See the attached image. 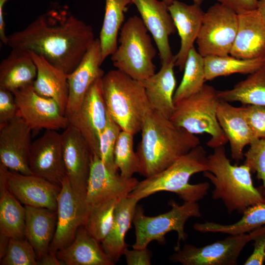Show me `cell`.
Returning <instances> with one entry per match:
<instances>
[{"label":"cell","instance_id":"6da1fadb","mask_svg":"<svg viewBox=\"0 0 265 265\" xmlns=\"http://www.w3.org/2000/svg\"><path fill=\"white\" fill-rule=\"evenodd\" d=\"M92 27L65 10H52L7 36V45L43 56L70 74L95 40Z\"/></svg>","mask_w":265,"mask_h":265},{"label":"cell","instance_id":"7a4b0ae2","mask_svg":"<svg viewBox=\"0 0 265 265\" xmlns=\"http://www.w3.org/2000/svg\"><path fill=\"white\" fill-rule=\"evenodd\" d=\"M140 132L136 152L138 173L145 178L164 170L200 144L195 134L154 109L145 118Z\"/></svg>","mask_w":265,"mask_h":265},{"label":"cell","instance_id":"3957f363","mask_svg":"<svg viewBox=\"0 0 265 265\" xmlns=\"http://www.w3.org/2000/svg\"><path fill=\"white\" fill-rule=\"evenodd\" d=\"M207 164L208 171L203 173L214 186L212 198L221 199L229 214H242L250 206L265 203L263 188L254 186L250 168L244 164H232L224 146L207 156Z\"/></svg>","mask_w":265,"mask_h":265},{"label":"cell","instance_id":"277c9868","mask_svg":"<svg viewBox=\"0 0 265 265\" xmlns=\"http://www.w3.org/2000/svg\"><path fill=\"white\" fill-rule=\"evenodd\" d=\"M206 154L205 149L198 145L164 170L138 181L128 196L139 201L154 193L169 191L185 202H197L207 195L210 184H190L189 181L193 174L208 171Z\"/></svg>","mask_w":265,"mask_h":265},{"label":"cell","instance_id":"5b68a950","mask_svg":"<svg viewBox=\"0 0 265 265\" xmlns=\"http://www.w3.org/2000/svg\"><path fill=\"white\" fill-rule=\"evenodd\" d=\"M102 90L107 112L122 130L134 135L140 132L154 109L140 82L112 70L102 78Z\"/></svg>","mask_w":265,"mask_h":265},{"label":"cell","instance_id":"8992f818","mask_svg":"<svg viewBox=\"0 0 265 265\" xmlns=\"http://www.w3.org/2000/svg\"><path fill=\"white\" fill-rule=\"evenodd\" d=\"M149 33L140 17H130L120 29L119 45L111 55L116 69L139 81L156 73L157 51Z\"/></svg>","mask_w":265,"mask_h":265},{"label":"cell","instance_id":"52a82bcc","mask_svg":"<svg viewBox=\"0 0 265 265\" xmlns=\"http://www.w3.org/2000/svg\"><path fill=\"white\" fill-rule=\"evenodd\" d=\"M217 92L213 86L205 84L198 92L175 104L170 118L174 125L191 133L210 134L207 145L213 149L228 142L217 117L220 101Z\"/></svg>","mask_w":265,"mask_h":265},{"label":"cell","instance_id":"ba28073f","mask_svg":"<svg viewBox=\"0 0 265 265\" xmlns=\"http://www.w3.org/2000/svg\"><path fill=\"white\" fill-rule=\"evenodd\" d=\"M168 204L171 207L169 211L155 216L146 215L142 208L136 207L133 220L135 234L133 248H147L154 240L164 244L165 235L173 231L178 234L175 250L181 248L180 242L185 241L187 237L185 231L186 223L192 217H201L200 208L197 202H185L179 205L171 200Z\"/></svg>","mask_w":265,"mask_h":265},{"label":"cell","instance_id":"9c48e42d","mask_svg":"<svg viewBox=\"0 0 265 265\" xmlns=\"http://www.w3.org/2000/svg\"><path fill=\"white\" fill-rule=\"evenodd\" d=\"M238 25V14L230 7L217 2L204 12L196 42L203 56L229 55Z\"/></svg>","mask_w":265,"mask_h":265},{"label":"cell","instance_id":"30bf717a","mask_svg":"<svg viewBox=\"0 0 265 265\" xmlns=\"http://www.w3.org/2000/svg\"><path fill=\"white\" fill-rule=\"evenodd\" d=\"M259 227L248 234L231 235L202 247L186 244L169 260L183 265H236L244 247L261 231Z\"/></svg>","mask_w":265,"mask_h":265},{"label":"cell","instance_id":"8fae6325","mask_svg":"<svg viewBox=\"0 0 265 265\" xmlns=\"http://www.w3.org/2000/svg\"><path fill=\"white\" fill-rule=\"evenodd\" d=\"M57 199V223L49 251L56 253L69 245L79 228L84 226L91 208L85 199L77 196L67 176L61 184Z\"/></svg>","mask_w":265,"mask_h":265},{"label":"cell","instance_id":"7c38bea8","mask_svg":"<svg viewBox=\"0 0 265 265\" xmlns=\"http://www.w3.org/2000/svg\"><path fill=\"white\" fill-rule=\"evenodd\" d=\"M32 84L12 92L19 116L32 131L65 130L69 122L59 105L54 100L37 93Z\"/></svg>","mask_w":265,"mask_h":265},{"label":"cell","instance_id":"4fadbf2b","mask_svg":"<svg viewBox=\"0 0 265 265\" xmlns=\"http://www.w3.org/2000/svg\"><path fill=\"white\" fill-rule=\"evenodd\" d=\"M102 78L92 83L79 108L67 117L69 125L76 128L85 138L93 155L98 156L100 136L107 117L102 90Z\"/></svg>","mask_w":265,"mask_h":265},{"label":"cell","instance_id":"5bb4252c","mask_svg":"<svg viewBox=\"0 0 265 265\" xmlns=\"http://www.w3.org/2000/svg\"><path fill=\"white\" fill-rule=\"evenodd\" d=\"M0 179L6 188L25 206L57 210L61 186L35 175L10 171L0 163Z\"/></svg>","mask_w":265,"mask_h":265},{"label":"cell","instance_id":"9a60e30c","mask_svg":"<svg viewBox=\"0 0 265 265\" xmlns=\"http://www.w3.org/2000/svg\"><path fill=\"white\" fill-rule=\"evenodd\" d=\"M57 131L46 130L32 142L29 166L33 175L61 186L67 176L63 158L62 134Z\"/></svg>","mask_w":265,"mask_h":265},{"label":"cell","instance_id":"2e32d148","mask_svg":"<svg viewBox=\"0 0 265 265\" xmlns=\"http://www.w3.org/2000/svg\"><path fill=\"white\" fill-rule=\"evenodd\" d=\"M61 134L67 177L75 194L86 200L92 152L82 134L73 126L69 125Z\"/></svg>","mask_w":265,"mask_h":265},{"label":"cell","instance_id":"e0dca14e","mask_svg":"<svg viewBox=\"0 0 265 265\" xmlns=\"http://www.w3.org/2000/svg\"><path fill=\"white\" fill-rule=\"evenodd\" d=\"M138 181L126 178L109 169L96 155H93L87 182L86 200L91 206L128 196Z\"/></svg>","mask_w":265,"mask_h":265},{"label":"cell","instance_id":"ac0fdd59","mask_svg":"<svg viewBox=\"0 0 265 265\" xmlns=\"http://www.w3.org/2000/svg\"><path fill=\"white\" fill-rule=\"evenodd\" d=\"M32 131L19 116L0 127V163L10 171L33 174L29 166Z\"/></svg>","mask_w":265,"mask_h":265},{"label":"cell","instance_id":"d6986e66","mask_svg":"<svg viewBox=\"0 0 265 265\" xmlns=\"http://www.w3.org/2000/svg\"><path fill=\"white\" fill-rule=\"evenodd\" d=\"M140 18L157 47L161 63L173 60L169 37L176 31V27L167 5L162 0H132Z\"/></svg>","mask_w":265,"mask_h":265},{"label":"cell","instance_id":"ffe728a7","mask_svg":"<svg viewBox=\"0 0 265 265\" xmlns=\"http://www.w3.org/2000/svg\"><path fill=\"white\" fill-rule=\"evenodd\" d=\"M103 62L100 40L96 38L78 66L68 75L69 95L65 112L66 117L79 108L92 83L104 76L101 67Z\"/></svg>","mask_w":265,"mask_h":265},{"label":"cell","instance_id":"44dd1931","mask_svg":"<svg viewBox=\"0 0 265 265\" xmlns=\"http://www.w3.org/2000/svg\"><path fill=\"white\" fill-rule=\"evenodd\" d=\"M230 54L241 59L265 58V25L257 8L238 14L237 32Z\"/></svg>","mask_w":265,"mask_h":265},{"label":"cell","instance_id":"7402d4cb","mask_svg":"<svg viewBox=\"0 0 265 265\" xmlns=\"http://www.w3.org/2000/svg\"><path fill=\"white\" fill-rule=\"evenodd\" d=\"M168 10L181 39L179 51L175 55V66L182 71L197 38L204 12L200 5H189L177 0L168 5Z\"/></svg>","mask_w":265,"mask_h":265},{"label":"cell","instance_id":"603a6c76","mask_svg":"<svg viewBox=\"0 0 265 265\" xmlns=\"http://www.w3.org/2000/svg\"><path fill=\"white\" fill-rule=\"evenodd\" d=\"M217 117L230 143L232 158L237 161L242 160L244 147L257 139L246 120L243 107H235L220 100Z\"/></svg>","mask_w":265,"mask_h":265},{"label":"cell","instance_id":"cb8c5ba5","mask_svg":"<svg viewBox=\"0 0 265 265\" xmlns=\"http://www.w3.org/2000/svg\"><path fill=\"white\" fill-rule=\"evenodd\" d=\"M175 66L174 55L173 60L162 63L157 73L140 81L152 108L169 118L175 110L173 101L176 85Z\"/></svg>","mask_w":265,"mask_h":265},{"label":"cell","instance_id":"d4e9b609","mask_svg":"<svg viewBox=\"0 0 265 265\" xmlns=\"http://www.w3.org/2000/svg\"><path fill=\"white\" fill-rule=\"evenodd\" d=\"M29 52L37 68L36 77L32 84L34 90L43 97L54 100L65 114L69 95L68 74L43 56Z\"/></svg>","mask_w":265,"mask_h":265},{"label":"cell","instance_id":"484cf974","mask_svg":"<svg viewBox=\"0 0 265 265\" xmlns=\"http://www.w3.org/2000/svg\"><path fill=\"white\" fill-rule=\"evenodd\" d=\"M84 226L78 230L73 241L56 254L65 265H113L115 263Z\"/></svg>","mask_w":265,"mask_h":265},{"label":"cell","instance_id":"4316f807","mask_svg":"<svg viewBox=\"0 0 265 265\" xmlns=\"http://www.w3.org/2000/svg\"><path fill=\"white\" fill-rule=\"evenodd\" d=\"M25 237L33 246L37 260L49 252L57 223V212L25 206Z\"/></svg>","mask_w":265,"mask_h":265},{"label":"cell","instance_id":"83f0119b","mask_svg":"<svg viewBox=\"0 0 265 265\" xmlns=\"http://www.w3.org/2000/svg\"><path fill=\"white\" fill-rule=\"evenodd\" d=\"M37 68L29 51L13 48L0 63V87L13 92L32 84Z\"/></svg>","mask_w":265,"mask_h":265},{"label":"cell","instance_id":"f1b7e54d","mask_svg":"<svg viewBox=\"0 0 265 265\" xmlns=\"http://www.w3.org/2000/svg\"><path fill=\"white\" fill-rule=\"evenodd\" d=\"M139 201L127 196L120 199L115 207L114 220L111 230L101 242L105 252L115 264L123 255L127 245V232L133 223L134 213Z\"/></svg>","mask_w":265,"mask_h":265},{"label":"cell","instance_id":"f546056e","mask_svg":"<svg viewBox=\"0 0 265 265\" xmlns=\"http://www.w3.org/2000/svg\"><path fill=\"white\" fill-rule=\"evenodd\" d=\"M132 0H105V11L99 40L103 61L118 47V35Z\"/></svg>","mask_w":265,"mask_h":265},{"label":"cell","instance_id":"4dcf8cb0","mask_svg":"<svg viewBox=\"0 0 265 265\" xmlns=\"http://www.w3.org/2000/svg\"><path fill=\"white\" fill-rule=\"evenodd\" d=\"M219 99L245 105L265 106V63L230 89L217 92Z\"/></svg>","mask_w":265,"mask_h":265},{"label":"cell","instance_id":"1f68e13d","mask_svg":"<svg viewBox=\"0 0 265 265\" xmlns=\"http://www.w3.org/2000/svg\"><path fill=\"white\" fill-rule=\"evenodd\" d=\"M25 207L0 179V233L9 238H25Z\"/></svg>","mask_w":265,"mask_h":265},{"label":"cell","instance_id":"d6a6232c","mask_svg":"<svg viewBox=\"0 0 265 265\" xmlns=\"http://www.w3.org/2000/svg\"><path fill=\"white\" fill-rule=\"evenodd\" d=\"M206 80L233 74H251L265 63V58L241 59L232 55L204 57Z\"/></svg>","mask_w":265,"mask_h":265},{"label":"cell","instance_id":"836d02e7","mask_svg":"<svg viewBox=\"0 0 265 265\" xmlns=\"http://www.w3.org/2000/svg\"><path fill=\"white\" fill-rule=\"evenodd\" d=\"M265 225V203L258 204L248 207L238 221L228 225L212 222L196 223L195 230L201 233H222L237 235L249 233Z\"/></svg>","mask_w":265,"mask_h":265},{"label":"cell","instance_id":"e575fe53","mask_svg":"<svg viewBox=\"0 0 265 265\" xmlns=\"http://www.w3.org/2000/svg\"><path fill=\"white\" fill-rule=\"evenodd\" d=\"M184 70L182 80L174 94V104L198 92L206 81L204 57L194 47L188 53Z\"/></svg>","mask_w":265,"mask_h":265},{"label":"cell","instance_id":"d590c367","mask_svg":"<svg viewBox=\"0 0 265 265\" xmlns=\"http://www.w3.org/2000/svg\"><path fill=\"white\" fill-rule=\"evenodd\" d=\"M120 199L109 200L91 206L84 226L99 242L106 238L111 230L115 207Z\"/></svg>","mask_w":265,"mask_h":265},{"label":"cell","instance_id":"8d00e7d4","mask_svg":"<svg viewBox=\"0 0 265 265\" xmlns=\"http://www.w3.org/2000/svg\"><path fill=\"white\" fill-rule=\"evenodd\" d=\"M133 135L122 130L114 150L115 165L120 174L126 178L132 177L134 174L138 173L139 162L133 149Z\"/></svg>","mask_w":265,"mask_h":265},{"label":"cell","instance_id":"74e56055","mask_svg":"<svg viewBox=\"0 0 265 265\" xmlns=\"http://www.w3.org/2000/svg\"><path fill=\"white\" fill-rule=\"evenodd\" d=\"M122 129L107 112L106 125L99 138L98 157L110 170L118 172L114 163V150Z\"/></svg>","mask_w":265,"mask_h":265},{"label":"cell","instance_id":"f35d334b","mask_svg":"<svg viewBox=\"0 0 265 265\" xmlns=\"http://www.w3.org/2000/svg\"><path fill=\"white\" fill-rule=\"evenodd\" d=\"M0 265H37L36 252L28 240L10 238L4 256L0 259Z\"/></svg>","mask_w":265,"mask_h":265},{"label":"cell","instance_id":"ab89813d","mask_svg":"<svg viewBox=\"0 0 265 265\" xmlns=\"http://www.w3.org/2000/svg\"><path fill=\"white\" fill-rule=\"evenodd\" d=\"M244 163L252 173H256V178L263 182L262 188L265 195V137L257 138L251 144L244 153Z\"/></svg>","mask_w":265,"mask_h":265},{"label":"cell","instance_id":"60d3db41","mask_svg":"<svg viewBox=\"0 0 265 265\" xmlns=\"http://www.w3.org/2000/svg\"><path fill=\"white\" fill-rule=\"evenodd\" d=\"M244 113L253 133L256 138L265 137V106L246 105Z\"/></svg>","mask_w":265,"mask_h":265},{"label":"cell","instance_id":"b9f144b4","mask_svg":"<svg viewBox=\"0 0 265 265\" xmlns=\"http://www.w3.org/2000/svg\"><path fill=\"white\" fill-rule=\"evenodd\" d=\"M18 116V108L13 92L0 87V127Z\"/></svg>","mask_w":265,"mask_h":265},{"label":"cell","instance_id":"7bdbcfd3","mask_svg":"<svg viewBox=\"0 0 265 265\" xmlns=\"http://www.w3.org/2000/svg\"><path fill=\"white\" fill-rule=\"evenodd\" d=\"M254 249L244 265H262L265 262V225L254 238Z\"/></svg>","mask_w":265,"mask_h":265},{"label":"cell","instance_id":"ee69618b","mask_svg":"<svg viewBox=\"0 0 265 265\" xmlns=\"http://www.w3.org/2000/svg\"><path fill=\"white\" fill-rule=\"evenodd\" d=\"M123 255L126 257L128 265H151V252L147 247L142 249L130 250L126 248Z\"/></svg>","mask_w":265,"mask_h":265},{"label":"cell","instance_id":"f6af8a7d","mask_svg":"<svg viewBox=\"0 0 265 265\" xmlns=\"http://www.w3.org/2000/svg\"><path fill=\"white\" fill-rule=\"evenodd\" d=\"M235 11L238 14L257 8L259 0H216Z\"/></svg>","mask_w":265,"mask_h":265},{"label":"cell","instance_id":"bcb514c9","mask_svg":"<svg viewBox=\"0 0 265 265\" xmlns=\"http://www.w3.org/2000/svg\"><path fill=\"white\" fill-rule=\"evenodd\" d=\"M37 265H65L59 260L56 253L49 251L37 260Z\"/></svg>","mask_w":265,"mask_h":265},{"label":"cell","instance_id":"7dc6e473","mask_svg":"<svg viewBox=\"0 0 265 265\" xmlns=\"http://www.w3.org/2000/svg\"><path fill=\"white\" fill-rule=\"evenodd\" d=\"M9 0H0V39L1 42L7 45V36L5 33V23L3 16L4 6Z\"/></svg>","mask_w":265,"mask_h":265},{"label":"cell","instance_id":"c3c4849f","mask_svg":"<svg viewBox=\"0 0 265 265\" xmlns=\"http://www.w3.org/2000/svg\"><path fill=\"white\" fill-rule=\"evenodd\" d=\"M9 238L0 233V258L1 259L5 255L8 244Z\"/></svg>","mask_w":265,"mask_h":265},{"label":"cell","instance_id":"681fc988","mask_svg":"<svg viewBox=\"0 0 265 265\" xmlns=\"http://www.w3.org/2000/svg\"><path fill=\"white\" fill-rule=\"evenodd\" d=\"M257 9L265 25V0H259Z\"/></svg>","mask_w":265,"mask_h":265},{"label":"cell","instance_id":"f907efd6","mask_svg":"<svg viewBox=\"0 0 265 265\" xmlns=\"http://www.w3.org/2000/svg\"><path fill=\"white\" fill-rule=\"evenodd\" d=\"M163 1H164L167 5H170L174 0H162ZM193 1V3L201 5L202 3L203 2L204 0H192Z\"/></svg>","mask_w":265,"mask_h":265}]
</instances>
